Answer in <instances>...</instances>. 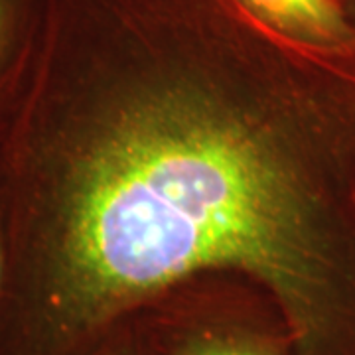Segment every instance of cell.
I'll use <instances>...</instances> for the list:
<instances>
[{"label": "cell", "instance_id": "1", "mask_svg": "<svg viewBox=\"0 0 355 355\" xmlns=\"http://www.w3.org/2000/svg\"><path fill=\"white\" fill-rule=\"evenodd\" d=\"M0 211V355H85L214 270L277 300L294 355H355V50L237 0H44Z\"/></svg>", "mask_w": 355, "mask_h": 355}, {"label": "cell", "instance_id": "4", "mask_svg": "<svg viewBox=\"0 0 355 355\" xmlns=\"http://www.w3.org/2000/svg\"><path fill=\"white\" fill-rule=\"evenodd\" d=\"M176 355H282L270 338L237 328H211L190 336Z\"/></svg>", "mask_w": 355, "mask_h": 355}, {"label": "cell", "instance_id": "5", "mask_svg": "<svg viewBox=\"0 0 355 355\" xmlns=\"http://www.w3.org/2000/svg\"><path fill=\"white\" fill-rule=\"evenodd\" d=\"M6 277H8V249H6V235H4V219L0 211V304L6 291Z\"/></svg>", "mask_w": 355, "mask_h": 355}, {"label": "cell", "instance_id": "2", "mask_svg": "<svg viewBox=\"0 0 355 355\" xmlns=\"http://www.w3.org/2000/svg\"><path fill=\"white\" fill-rule=\"evenodd\" d=\"M268 30L318 51L355 50V30L342 0H237Z\"/></svg>", "mask_w": 355, "mask_h": 355}, {"label": "cell", "instance_id": "3", "mask_svg": "<svg viewBox=\"0 0 355 355\" xmlns=\"http://www.w3.org/2000/svg\"><path fill=\"white\" fill-rule=\"evenodd\" d=\"M44 0H0V140L24 95Z\"/></svg>", "mask_w": 355, "mask_h": 355}, {"label": "cell", "instance_id": "6", "mask_svg": "<svg viewBox=\"0 0 355 355\" xmlns=\"http://www.w3.org/2000/svg\"><path fill=\"white\" fill-rule=\"evenodd\" d=\"M85 355H125V354H123V352H116V349H111V347H109V342H107V336H105L101 342L97 343L95 347H91Z\"/></svg>", "mask_w": 355, "mask_h": 355}, {"label": "cell", "instance_id": "7", "mask_svg": "<svg viewBox=\"0 0 355 355\" xmlns=\"http://www.w3.org/2000/svg\"><path fill=\"white\" fill-rule=\"evenodd\" d=\"M342 2L345 12H347V18H349V22H352V26H354L355 30V0H342Z\"/></svg>", "mask_w": 355, "mask_h": 355}]
</instances>
